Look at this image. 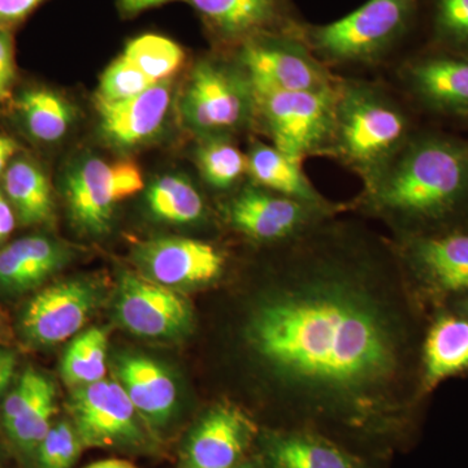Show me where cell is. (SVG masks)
Instances as JSON below:
<instances>
[{
	"label": "cell",
	"instance_id": "3957f363",
	"mask_svg": "<svg viewBox=\"0 0 468 468\" xmlns=\"http://www.w3.org/2000/svg\"><path fill=\"white\" fill-rule=\"evenodd\" d=\"M414 134L408 110L385 86L338 79L329 156L359 176L363 185L375 180Z\"/></svg>",
	"mask_w": 468,
	"mask_h": 468
},
{
	"label": "cell",
	"instance_id": "ffe728a7",
	"mask_svg": "<svg viewBox=\"0 0 468 468\" xmlns=\"http://www.w3.org/2000/svg\"><path fill=\"white\" fill-rule=\"evenodd\" d=\"M468 372V316L452 309L431 314L421 344V383L427 396L448 378Z\"/></svg>",
	"mask_w": 468,
	"mask_h": 468
},
{
	"label": "cell",
	"instance_id": "5b68a950",
	"mask_svg": "<svg viewBox=\"0 0 468 468\" xmlns=\"http://www.w3.org/2000/svg\"><path fill=\"white\" fill-rule=\"evenodd\" d=\"M185 124L202 137L233 133L255 124L250 80L236 58H203L193 68L181 101Z\"/></svg>",
	"mask_w": 468,
	"mask_h": 468
},
{
	"label": "cell",
	"instance_id": "60d3db41",
	"mask_svg": "<svg viewBox=\"0 0 468 468\" xmlns=\"http://www.w3.org/2000/svg\"><path fill=\"white\" fill-rule=\"evenodd\" d=\"M85 468H141L137 464L125 460H117V458H110V460H101L89 464Z\"/></svg>",
	"mask_w": 468,
	"mask_h": 468
},
{
	"label": "cell",
	"instance_id": "1f68e13d",
	"mask_svg": "<svg viewBox=\"0 0 468 468\" xmlns=\"http://www.w3.org/2000/svg\"><path fill=\"white\" fill-rule=\"evenodd\" d=\"M85 451L70 419L55 420L33 455L36 468H72Z\"/></svg>",
	"mask_w": 468,
	"mask_h": 468
},
{
	"label": "cell",
	"instance_id": "d590c367",
	"mask_svg": "<svg viewBox=\"0 0 468 468\" xmlns=\"http://www.w3.org/2000/svg\"><path fill=\"white\" fill-rule=\"evenodd\" d=\"M17 356L8 346H0V399L7 392L16 375Z\"/></svg>",
	"mask_w": 468,
	"mask_h": 468
},
{
	"label": "cell",
	"instance_id": "9c48e42d",
	"mask_svg": "<svg viewBox=\"0 0 468 468\" xmlns=\"http://www.w3.org/2000/svg\"><path fill=\"white\" fill-rule=\"evenodd\" d=\"M67 410L85 449L144 452L155 448V433L116 378L75 388Z\"/></svg>",
	"mask_w": 468,
	"mask_h": 468
},
{
	"label": "cell",
	"instance_id": "4fadbf2b",
	"mask_svg": "<svg viewBox=\"0 0 468 468\" xmlns=\"http://www.w3.org/2000/svg\"><path fill=\"white\" fill-rule=\"evenodd\" d=\"M201 18L209 39L221 50L270 34L301 36L306 21L292 0H186Z\"/></svg>",
	"mask_w": 468,
	"mask_h": 468
},
{
	"label": "cell",
	"instance_id": "6da1fadb",
	"mask_svg": "<svg viewBox=\"0 0 468 468\" xmlns=\"http://www.w3.org/2000/svg\"><path fill=\"white\" fill-rule=\"evenodd\" d=\"M236 351L255 378L261 427L318 432L389 464L417 443L430 314L393 241L340 215L263 246Z\"/></svg>",
	"mask_w": 468,
	"mask_h": 468
},
{
	"label": "cell",
	"instance_id": "e0dca14e",
	"mask_svg": "<svg viewBox=\"0 0 468 468\" xmlns=\"http://www.w3.org/2000/svg\"><path fill=\"white\" fill-rule=\"evenodd\" d=\"M401 81L421 109L468 119V54L430 46L402 64Z\"/></svg>",
	"mask_w": 468,
	"mask_h": 468
},
{
	"label": "cell",
	"instance_id": "74e56055",
	"mask_svg": "<svg viewBox=\"0 0 468 468\" xmlns=\"http://www.w3.org/2000/svg\"><path fill=\"white\" fill-rule=\"evenodd\" d=\"M16 218V214L9 205L8 199L3 192H0V242L5 241L9 234L14 232Z\"/></svg>",
	"mask_w": 468,
	"mask_h": 468
},
{
	"label": "cell",
	"instance_id": "8d00e7d4",
	"mask_svg": "<svg viewBox=\"0 0 468 468\" xmlns=\"http://www.w3.org/2000/svg\"><path fill=\"white\" fill-rule=\"evenodd\" d=\"M174 2H186V0H116V5L122 17L133 18L149 9Z\"/></svg>",
	"mask_w": 468,
	"mask_h": 468
},
{
	"label": "cell",
	"instance_id": "9a60e30c",
	"mask_svg": "<svg viewBox=\"0 0 468 468\" xmlns=\"http://www.w3.org/2000/svg\"><path fill=\"white\" fill-rule=\"evenodd\" d=\"M101 300L100 286L90 280L70 279L48 286L24 309L21 335L38 347L66 343L84 328Z\"/></svg>",
	"mask_w": 468,
	"mask_h": 468
},
{
	"label": "cell",
	"instance_id": "5bb4252c",
	"mask_svg": "<svg viewBox=\"0 0 468 468\" xmlns=\"http://www.w3.org/2000/svg\"><path fill=\"white\" fill-rule=\"evenodd\" d=\"M134 260L144 276L172 289L218 284L229 266L223 248L189 237H162L141 243Z\"/></svg>",
	"mask_w": 468,
	"mask_h": 468
},
{
	"label": "cell",
	"instance_id": "4dcf8cb0",
	"mask_svg": "<svg viewBox=\"0 0 468 468\" xmlns=\"http://www.w3.org/2000/svg\"><path fill=\"white\" fill-rule=\"evenodd\" d=\"M431 45L468 54V0H424Z\"/></svg>",
	"mask_w": 468,
	"mask_h": 468
},
{
	"label": "cell",
	"instance_id": "83f0119b",
	"mask_svg": "<svg viewBox=\"0 0 468 468\" xmlns=\"http://www.w3.org/2000/svg\"><path fill=\"white\" fill-rule=\"evenodd\" d=\"M109 334L92 326L77 335L67 347L60 363V374L67 387H85L106 378Z\"/></svg>",
	"mask_w": 468,
	"mask_h": 468
},
{
	"label": "cell",
	"instance_id": "f35d334b",
	"mask_svg": "<svg viewBox=\"0 0 468 468\" xmlns=\"http://www.w3.org/2000/svg\"><path fill=\"white\" fill-rule=\"evenodd\" d=\"M18 146L16 141L7 137V135L0 134V178L5 175L9 163L14 160L15 154L17 153Z\"/></svg>",
	"mask_w": 468,
	"mask_h": 468
},
{
	"label": "cell",
	"instance_id": "d6986e66",
	"mask_svg": "<svg viewBox=\"0 0 468 468\" xmlns=\"http://www.w3.org/2000/svg\"><path fill=\"white\" fill-rule=\"evenodd\" d=\"M171 101V80L160 81L129 100H95L101 134L120 149L147 143L165 124Z\"/></svg>",
	"mask_w": 468,
	"mask_h": 468
},
{
	"label": "cell",
	"instance_id": "7402d4cb",
	"mask_svg": "<svg viewBox=\"0 0 468 468\" xmlns=\"http://www.w3.org/2000/svg\"><path fill=\"white\" fill-rule=\"evenodd\" d=\"M116 380L153 432L167 426L178 401L171 375L155 360L126 356L116 365Z\"/></svg>",
	"mask_w": 468,
	"mask_h": 468
},
{
	"label": "cell",
	"instance_id": "f1b7e54d",
	"mask_svg": "<svg viewBox=\"0 0 468 468\" xmlns=\"http://www.w3.org/2000/svg\"><path fill=\"white\" fill-rule=\"evenodd\" d=\"M57 414V388L50 380L34 401L2 430L11 445L23 457L32 461L34 452L54 424Z\"/></svg>",
	"mask_w": 468,
	"mask_h": 468
},
{
	"label": "cell",
	"instance_id": "b9f144b4",
	"mask_svg": "<svg viewBox=\"0 0 468 468\" xmlns=\"http://www.w3.org/2000/svg\"><path fill=\"white\" fill-rule=\"evenodd\" d=\"M237 468H267L264 466L263 463H261L260 458L255 457V455H251L249 460H246L243 462L242 464H239Z\"/></svg>",
	"mask_w": 468,
	"mask_h": 468
},
{
	"label": "cell",
	"instance_id": "cb8c5ba5",
	"mask_svg": "<svg viewBox=\"0 0 468 468\" xmlns=\"http://www.w3.org/2000/svg\"><path fill=\"white\" fill-rule=\"evenodd\" d=\"M2 186L3 194L24 226H45L54 220L50 181L33 160H12L3 175Z\"/></svg>",
	"mask_w": 468,
	"mask_h": 468
},
{
	"label": "cell",
	"instance_id": "d6a6232c",
	"mask_svg": "<svg viewBox=\"0 0 468 468\" xmlns=\"http://www.w3.org/2000/svg\"><path fill=\"white\" fill-rule=\"evenodd\" d=\"M158 82L144 75L122 55L115 58L101 75L97 100L119 101L141 94Z\"/></svg>",
	"mask_w": 468,
	"mask_h": 468
},
{
	"label": "cell",
	"instance_id": "484cf974",
	"mask_svg": "<svg viewBox=\"0 0 468 468\" xmlns=\"http://www.w3.org/2000/svg\"><path fill=\"white\" fill-rule=\"evenodd\" d=\"M16 106L27 133L43 144L60 141L75 117L69 101L51 89H29L18 98Z\"/></svg>",
	"mask_w": 468,
	"mask_h": 468
},
{
	"label": "cell",
	"instance_id": "52a82bcc",
	"mask_svg": "<svg viewBox=\"0 0 468 468\" xmlns=\"http://www.w3.org/2000/svg\"><path fill=\"white\" fill-rule=\"evenodd\" d=\"M390 239L412 291L430 315L468 297V230Z\"/></svg>",
	"mask_w": 468,
	"mask_h": 468
},
{
	"label": "cell",
	"instance_id": "44dd1931",
	"mask_svg": "<svg viewBox=\"0 0 468 468\" xmlns=\"http://www.w3.org/2000/svg\"><path fill=\"white\" fill-rule=\"evenodd\" d=\"M70 260L63 243L32 234L0 249V292L21 294L41 286Z\"/></svg>",
	"mask_w": 468,
	"mask_h": 468
},
{
	"label": "cell",
	"instance_id": "277c9868",
	"mask_svg": "<svg viewBox=\"0 0 468 468\" xmlns=\"http://www.w3.org/2000/svg\"><path fill=\"white\" fill-rule=\"evenodd\" d=\"M424 0H367L328 24L304 23L301 38L328 68L377 66L417 27Z\"/></svg>",
	"mask_w": 468,
	"mask_h": 468
},
{
	"label": "cell",
	"instance_id": "7a4b0ae2",
	"mask_svg": "<svg viewBox=\"0 0 468 468\" xmlns=\"http://www.w3.org/2000/svg\"><path fill=\"white\" fill-rule=\"evenodd\" d=\"M350 209L380 221L390 239L464 229L468 224V141L415 132Z\"/></svg>",
	"mask_w": 468,
	"mask_h": 468
},
{
	"label": "cell",
	"instance_id": "30bf717a",
	"mask_svg": "<svg viewBox=\"0 0 468 468\" xmlns=\"http://www.w3.org/2000/svg\"><path fill=\"white\" fill-rule=\"evenodd\" d=\"M233 58L252 88L280 91H311L332 88L340 77L310 50L301 36L270 34L243 43Z\"/></svg>",
	"mask_w": 468,
	"mask_h": 468
},
{
	"label": "cell",
	"instance_id": "d4e9b609",
	"mask_svg": "<svg viewBox=\"0 0 468 468\" xmlns=\"http://www.w3.org/2000/svg\"><path fill=\"white\" fill-rule=\"evenodd\" d=\"M146 203L151 214L167 223L189 226L207 218V205L196 185L180 175H165L150 185Z\"/></svg>",
	"mask_w": 468,
	"mask_h": 468
},
{
	"label": "cell",
	"instance_id": "2e32d148",
	"mask_svg": "<svg viewBox=\"0 0 468 468\" xmlns=\"http://www.w3.org/2000/svg\"><path fill=\"white\" fill-rule=\"evenodd\" d=\"M116 318L131 334L147 338L180 337L194 324L192 304L183 294L135 273L120 279Z\"/></svg>",
	"mask_w": 468,
	"mask_h": 468
},
{
	"label": "cell",
	"instance_id": "4316f807",
	"mask_svg": "<svg viewBox=\"0 0 468 468\" xmlns=\"http://www.w3.org/2000/svg\"><path fill=\"white\" fill-rule=\"evenodd\" d=\"M196 163L203 181L217 192H234L248 175V156L232 137H202Z\"/></svg>",
	"mask_w": 468,
	"mask_h": 468
},
{
	"label": "cell",
	"instance_id": "ac0fdd59",
	"mask_svg": "<svg viewBox=\"0 0 468 468\" xmlns=\"http://www.w3.org/2000/svg\"><path fill=\"white\" fill-rule=\"evenodd\" d=\"M254 452L267 468L388 467L313 431L261 427Z\"/></svg>",
	"mask_w": 468,
	"mask_h": 468
},
{
	"label": "cell",
	"instance_id": "8fae6325",
	"mask_svg": "<svg viewBox=\"0 0 468 468\" xmlns=\"http://www.w3.org/2000/svg\"><path fill=\"white\" fill-rule=\"evenodd\" d=\"M144 187L143 172L133 162L89 158L68 172L64 196L73 224L98 236L109 229L116 206Z\"/></svg>",
	"mask_w": 468,
	"mask_h": 468
},
{
	"label": "cell",
	"instance_id": "ba28073f",
	"mask_svg": "<svg viewBox=\"0 0 468 468\" xmlns=\"http://www.w3.org/2000/svg\"><path fill=\"white\" fill-rule=\"evenodd\" d=\"M344 205L320 206L271 192L249 181L221 205V217L234 232L258 246L291 241L345 211Z\"/></svg>",
	"mask_w": 468,
	"mask_h": 468
},
{
	"label": "cell",
	"instance_id": "e575fe53",
	"mask_svg": "<svg viewBox=\"0 0 468 468\" xmlns=\"http://www.w3.org/2000/svg\"><path fill=\"white\" fill-rule=\"evenodd\" d=\"M48 0H0V27L11 30Z\"/></svg>",
	"mask_w": 468,
	"mask_h": 468
},
{
	"label": "cell",
	"instance_id": "ab89813d",
	"mask_svg": "<svg viewBox=\"0 0 468 468\" xmlns=\"http://www.w3.org/2000/svg\"><path fill=\"white\" fill-rule=\"evenodd\" d=\"M14 341V332L5 311L0 309V346H8Z\"/></svg>",
	"mask_w": 468,
	"mask_h": 468
},
{
	"label": "cell",
	"instance_id": "7bdbcfd3",
	"mask_svg": "<svg viewBox=\"0 0 468 468\" xmlns=\"http://www.w3.org/2000/svg\"><path fill=\"white\" fill-rule=\"evenodd\" d=\"M449 309H452L458 311V313L463 314V315L468 316V297L463 298V300L458 301L457 303L452 304Z\"/></svg>",
	"mask_w": 468,
	"mask_h": 468
},
{
	"label": "cell",
	"instance_id": "8992f818",
	"mask_svg": "<svg viewBox=\"0 0 468 468\" xmlns=\"http://www.w3.org/2000/svg\"><path fill=\"white\" fill-rule=\"evenodd\" d=\"M335 86L311 91L252 88L255 124L263 128L271 144L298 162L311 156H329Z\"/></svg>",
	"mask_w": 468,
	"mask_h": 468
},
{
	"label": "cell",
	"instance_id": "f546056e",
	"mask_svg": "<svg viewBox=\"0 0 468 468\" xmlns=\"http://www.w3.org/2000/svg\"><path fill=\"white\" fill-rule=\"evenodd\" d=\"M122 55L155 82L171 79L186 58L180 43L156 33L134 37L126 43Z\"/></svg>",
	"mask_w": 468,
	"mask_h": 468
},
{
	"label": "cell",
	"instance_id": "836d02e7",
	"mask_svg": "<svg viewBox=\"0 0 468 468\" xmlns=\"http://www.w3.org/2000/svg\"><path fill=\"white\" fill-rule=\"evenodd\" d=\"M50 378L34 368H27L21 374L17 383L9 390L0 406V426L5 427L15 420L42 392Z\"/></svg>",
	"mask_w": 468,
	"mask_h": 468
},
{
	"label": "cell",
	"instance_id": "ee69618b",
	"mask_svg": "<svg viewBox=\"0 0 468 468\" xmlns=\"http://www.w3.org/2000/svg\"><path fill=\"white\" fill-rule=\"evenodd\" d=\"M462 230H468V224H467L466 228H464V229H462Z\"/></svg>",
	"mask_w": 468,
	"mask_h": 468
},
{
	"label": "cell",
	"instance_id": "7c38bea8",
	"mask_svg": "<svg viewBox=\"0 0 468 468\" xmlns=\"http://www.w3.org/2000/svg\"><path fill=\"white\" fill-rule=\"evenodd\" d=\"M261 426L239 403L220 399L187 433L180 468H237L251 457Z\"/></svg>",
	"mask_w": 468,
	"mask_h": 468
},
{
	"label": "cell",
	"instance_id": "603a6c76",
	"mask_svg": "<svg viewBox=\"0 0 468 468\" xmlns=\"http://www.w3.org/2000/svg\"><path fill=\"white\" fill-rule=\"evenodd\" d=\"M246 156L249 181L252 184L313 205L334 203L314 186L304 174L301 162L286 155L273 144L254 141Z\"/></svg>",
	"mask_w": 468,
	"mask_h": 468
}]
</instances>
